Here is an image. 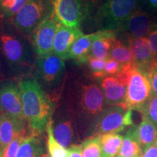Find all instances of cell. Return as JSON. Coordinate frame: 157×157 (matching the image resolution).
<instances>
[{
	"label": "cell",
	"instance_id": "4dcf8cb0",
	"mask_svg": "<svg viewBox=\"0 0 157 157\" xmlns=\"http://www.w3.org/2000/svg\"><path fill=\"white\" fill-rule=\"evenodd\" d=\"M147 39L152 52L153 63H157V25H154Z\"/></svg>",
	"mask_w": 157,
	"mask_h": 157
},
{
	"label": "cell",
	"instance_id": "44dd1931",
	"mask_svg": "<svg viewBox=\"0 0 157 157\" xmlns=\"http://www.w3.org/2000/svg\"><path fill=\"white\" fill-rule=\"evenodd\" d=\"M40 135L31 132L25 137L17 151L16 157H41L44 147Z\"/></svg>",
	"mask_w": 157,
	"mask_h": 157
},
{
	"label": "cell",
	"instance_id": "52a82bcc",
	"mask_svg": "<svg viewBox=\"0 0 157 157\" xmlns=\"http://www.w3.org/2000/svg\"><path fill=\"white\" fill-rule=\"evenodd\" d=\"M53 13L54 0H28L11 21L21 34L29 37Z\"/></svg>",
	"mask_w": 157,
	"mask_h": 157
},
{
	"label": "cell",
	"instance_id": "83f0119b",
	"mask_svg": "<svg viewBox=\"0 0 157 157\" xmlns=\"http://www.w3.org/2000/svg\"><path fill=\"white\" fill-rule=\"evenodd\" d=\"M139 112L152 122L157 128V95H152L151 97L141 108Z\"/></svg>",
	"mask_w": 157,
	"mask_h": 157
},
{
	"label": "cell",
	"instance_id": "7c38bea8",
	"mask_svg": "<svg viewBox=\"0 0 157 157\" xmlns=\"http://www.w3.org/2000/svg\"><path fill=\"white\" fill-rule=\"evenodd\" d=\"M128 67L117 76H105L98 80L105 96V103L108 106L119 105L125 109L126 101L127 74L131 68Z\"/></svg>",
	"mask_w": 157,
	"mask_h": 157
},
{
	"label": "cell",
	"instance_id": "ac0fdd59",
	"mask_svg": "<svg viewBox=\"0 0 157 157\" xmlns=\"http://www.w3.org/2000/svg\"><path fill=\"white\" fill-rule=\"evenodd\" d=\"M95 36V32H92L79 37L72 45L65 60H72L79 63L90 56Z\"/></svg>",
	"mask_w": 157,
	"mask_h": 157
},
{
	"label": "cell",
	"instance_id": "5b68a950",
	"mask_svg": "<svg viewBox=\"0 0 157 157\" xmlns=\"http://www.w3.org/2000/svg\"><path fill=\"white\" fill-rule=\"evenodd\" d=\"M140 0H106L96 10L91 25L96 31H119L127 19L137 11Z\"/></svg>",
	"mask_w": 157,
	"mask_h": 157
},
{
	"label": "cell",
	"instance_id": "5bb4252c",
	"mask_svg": "<svg viewBox=\"0 0 157 157\" xmlns=\"http://www.w3.org/2000/svg\"><path fill=\"white\" fill-rule=\"evenodd\" d=\"M155 25L150 14L137 10L127 19L118 32L122 31L127 38H146Z\"/></svg>",
	"mask_w": 157,
	"mask_h": 157
},
{
	"label": "cell",
	"instance_id": "603a6c76",
	"mask_svg": "<svg viewBox=\"0 0 157 157\" xmlns=\"http://www.w3.org/2000/svg\"><path fill=\"white\" fill-rule=\"evenodd\" d=\"M99 136L102 157H117L122 145L124 136L119 133H107Z\"/></svg>",
	"mask_w": 157,
	"mask_h": 157
},
{
	"label": "cell",
	"instance_id": "9a60e30c",
	"mask_svg": "<svg viewBox=\"0 0 157 157\" xmlns=\"http://www.w3.org/2000/svg\"><path fill=\"white\" fill-rule=\"evenodd\" d=\"M127 44L134 58L135 67L149 76L153 65V55L147 38H127Z\"/></svg>",
	"mask_w": 157,
	"mask_h": 157
},
{
	"label": "cell",
	"instance_id": "836d02e7",
	"mask_svg": "<svg viewBox=\"0 0 157 157\" xmlns=\"http://www.w3.org/2000/svg\"><path fill=\"white\" fill-rule=\"evenodd\" d=\"M143 157H157V141L143 152Z\"/></svg>",
	"mask_w": 157,
	"mask_h": 157
},
{
	"label": "cell",
	"instance_id": "d4e9b609",
	"mask_svg": "<svg viewBox=\"0 0 157 157\" xmlns=\"http://www.w3.org/2000/svg\"><path fill=\"white\" fill-rule=\"evenodd\" d=\"M46 132L48 135L47 146H48L49 156L50 157H68V149L61 146L55 138L51 120L47 127Z\"/></svg>",
	"mask_w": 157,
	"mask_h": 157
},
{
	"label": "cell",
	"instance_id": "1f68e13d",
	"mask_svg": "<svg viewBox=\"0 0 157 157\" xmlns=\"http://www.w3.org/2000/svg\"><path fill=\"white\" fill-rule=\"evenodd\" d=\"M148 77L151 85L152 95H157V63H153Z\"/></svg>",
	"mask_w": 157,
	"mask_h": 157
},
{
	"label": "cell",
	"instance_id": "cb8c5ba5",
	"mask_svg": "<svg viewBox=\"0 0 157 157\" xmlns=\"http://www.w3.org/2000/svg\"><path fill=\"white\" fill-rule=\"evenodd\" d=\"M110 58L117 60L124 66H135L134 58L128 44L118 38L113 42L110 52Z\"/></svg>",
	"mask_w": 157,
	"mask_h": 157
},
{
	"label": "cell",
	"instance_id": "4fadbf2b",
	"mask_svg": "<svg viewBox=\"0 0 157 157\" xmlns=\"http://www.w3.org/2000/svg\"><path fill=\"white\" fill-rule=\"evenodd\" d=\"M58 21L54 15L39 25L29 37L36 57L52 53Z\"/></svg>",
	"mask_w": 157,
	"mask_h": 157
},
{
	"label": "cell",
	"instance_id": "d6986e66",
	"mask_svg": "<svg viewBox=\"0 0 157 157\" xmlns=\"http://www.w3.org/2000/svg\"><path fill=\"white\" fill-rule=\"evenodd\" d=\"M117 157H143V149L137 137V126L129 127Z\"/></svg>",
	"mask_w": 157,
	"mask_h": 157
},
{
	"label": "cell",
	"instance_id": "3957f363",
	"mask_svg": "<svg viewBox=\"0 0 157 157\" xmlns=\"http://www.w3.org/2000/svg\"><path fill=\"white\" fill-rule=\"evenodd\" d=\"M23 111L31 132L42 135L52 119L56 103L32 76L21 79Z\"/></svg>",
	"mask_w": 157,
	"mask_h": 157
},
{
	"label": "cell",
	"instance_id": "30bf717a",
	"mask_svg": "<svg viewBox=\"0 0 157 157\" xmlns=\"http://www.w3.org/2000/svg\"><path fill=\"white\" fill-rule=\"evenodd\" d=\"M152 95L149 77L134 67L127 74L125 109L139 111Z\"/></svg>",
	"mask_w": 157,
	"mask_h": 157
},
{
	"label": "cell",
	"instance_id": "d6a6232c",
	"mask_svg": "<svg viewBox=\"0 0 157 157\" xmlns=\"http://www.w3.org/2000/svg\"><path fill=\"white\" fill-rule=\"evenodd\" d=\"M68 157H84L79 145H73L68 148Z\"/></svg>",
	"mask_w": 157,
	"mask_h": 157
},
{
	"label": "cell",
	"instance_id": "2e32d148",
	"mask_svg": "<svg viewBox=\"0 0 157 157\" xmlns=\"http://www.w3.org/2000/svg\"><path fill=\"white\" fill-rule=\"evenodd\" d=\"M84 34V33L81 29L68 27L58 23L53 42L52 52L63 60H66L72 45Z\"/></svg>",
	"mask_w": 157,
	"mask_h": 157
},
{
	"label": "cell",
	"instance_id": "277c9868",
	"mask_svg": "<svg viewBox=\"0 0 157 157\" xmlns=\"http://www.w3.org/2000/svg\"><path fill=\"white\" fill-rule=\"evenodd\" d=\"M67 75L66 60L55 55L37 57L32 77L53 101H58Z\"/></svg>",
	"mask_w": 157,
	"mask_h": 157
},
{
	"label": "cell",
	"instance_id": "9c48e42d",
	"mask_svg": "<svg viewBox=\"0 0 157 157\" xmlns=\"http://www.w3.org/2000/svg\"><path fill=\"white\" fill-rule=\"evenodd\" d=\"M0 110L19 127H28L23 114L22 94L18 81L13 78L0 81Z\"/></svg>",
	"mask_w": 157,
	"mask_h": 157
},
{
	"label": "cell",
	"instance_id": "74e56055",
	"mask_svg": "<svg viewBox=\"0 0 157 157\" xmlns=\"http://www.w3.org/2000/svg\"><path fill=\"white\" fill-rule=\"evenodd\" d=\"M1 117H2V111L0 110V124H1Z\"/></svg>",
	"mask_w": 157,
	"mask_h": 157
},
{
	"label": "cell",
	"instance_id": "d590c367",
	"mask_svg": "<svg viewBox=\"0 0 157 157\" xmlns=\"http://www.w3.org/2000/svg\"><path fill=\"white\" fill-rule=\"evenodd\" d=\"M105 1H106V0H93V4L96 7V6H97L98 4H101V5H103V4L105 2ZM101 5H100V6H101ZM100 6H99V7H100Z\"/></svg>",
	"mask_w": 157,
	"mask_h": 157
},
{
	"label": "cell",
	"instance_id": "f546056e",
	"mask_svg": "<svg viewBox=\"0 0 157 157\" xmlns=\"http://www.w3.org/2000/svg\"><path fill=\"white\" fill-rule=\"evenodd\" d=\"M132 67V66H124L122 64L119 63L117 60L109 58L106 60L105 66V76H117L121 74L123 71H124L127 68Z\"/></svg>",
	"mask_w": 157,
	"mask_h": 157
},
{
	"label": "cell",
	"instance_id": "ba28073f",
	"mask_svg": "<svg viewBox=\"0 0 157 157\" xmlns=\"http://www.w3.org/2000/svg\"><path fill=\"white\" fill-rule=\"evenodd\" d=\"M132 115V110L122 106H107L93 121L86 135L93 137L107 133H120L134 125Z\"/></svg>",
	"mask_w": 157,
	"mask_h": 157
},
{
	"label": "cell",
	"instance_id": "e0dca14e",
	"mask_svg": "<svg viewBox=\"0 0 157 157\" xmlns=\"http://www.w3.org/2000/svg\"><path fill=\"white\" fill-rule=\"evenodd\" d=\"M95 32V39L92 44L90 56L107 60L110 58V52L113 42L118 37V31L101 30Z\"/></svg>",
	"mask_w": 157,
	"mask_h": 157
},
{
	"label": "cell",
	"instance_id": "8fae6325",
	"mask_svg": "<svg viewBox=\"0 0 157 157\" xmlns=\"http://www.w3.org/2000/svg\"><path fill=\"white\" fill-rule=\"evenodd\" d=\"M56 106L52 114V130L55 138L64 148H68L73 146L76 140V122L71 113L61 101Z\"/></svg>",
	"mask_w": 157,
	"mask_h": 157
},
{
	"label": "cell",
	"instance_id": "4316f807",
	"mask_svg": "<svg viewBox=\"0 0 157 157\" xmlns=\"http://www.w3.org/2000/svg\"><path fill=\"white\" fill-rule=\"evenodd\" d=\"M84 157H102L100 136L88 137L80 145Z\"/></svg>",
	"mask_w": 157,
	"mask_h": 157
},
{
	"label": "cell",
	"instance_id": "7a4b0ae2",
	"mask_svg": "<svg viewBox=\"0 0 157 157\" xmlns=\"http://www.w3.org/2000/svg\"><path fill=\"white\" fill-rule=\"evenodd\" d=\"M0 52L10 78L20 81L32 76L36 56L29 37L11 19L0 18Z\"/></svg>",
	"mask_w": 157,
	"mask_h": 157
},
{
	"label": "cell",
	"instance_id": "ffe728a7",
	"mask_svg": "<svg viewBox=\"0 0 157 157\" xmlns=\"http://www.w3.org/2000/svg\"><path fill=\"white\" fill-rule=\"evenodd\" d=\"M25 129L27 128L19 127L11 119L2 113L0 124V157L15 136Z\"/></svg>",
	"mask_w": 157,
	"mask_h": 157
},
{
	"label": "cell",
	"instance_id": "6da1fadb",
	"mask_svg": "<svg viewBox=\"0 0 157 157\" xmlns=\"http://www.w3.org/2000/svg\"><path fill=\"white\" fill-rule=\"evenodd\" d=\"M60 98L74 117L77 129L84 131L85 134L108 106L98 82L85 68L74 61L67 66Z\"/></svg>",
	"mask_w": 157,
	"mask_h": 157
},
{
	"label": "cell",
	"instance_id": "8d00e7d4",
	"mask_svg": "<svg viewBox=\"0 0 157 157\" xmlns=\"http://www.w3.org/2000/svg\"><path fill=\"white\" fill-rule=\"evenodd\" d=\"M148 2H149V4H150L151 7L156 8L157 7V0H148Z\"/></svg>",
	"mask_w": 157,
	"mask_h": 157
},
{
	"label": "cell",
	"instance_id": "f35d334b",
	"mask_svg": "<svg viewBox=\"0 0 157 157\" xmlns=\"http://www.w3.org/2000/svg\"><path fill=\"white\" fill-rule=\"evenodd\" d=\"M91 1H92V2H93V0H91Z\"/></svg>",
	"mask_w": 157,
	"mask_h": 157
},
{
	"label": "cell",
	"instance_id": "7402d4cb",
	"mask_svg": "<svg viewBox=\"0 0 157 157\" xmlns=\"http://www.w3.org/2000/svg\"><path fill=\"white\" fill-rule=\"evenodd\" d=\"M137 132L143 152L157 141L156 127L143 116L141 122L137 126Z\"/></svg>",
	"mask_w": 157,
	"mask_h": 157
},
{
	"label": "cell",
	"instance_id": "f1b7e54d",
	"mask_svg": "<svg viewBox=\"0 0 157 157\" xmlns=\"http://www.w3.org/2000/svg\"><path fill=\"white\" fill-rule=\"evenodd\" d=\"M28 135L29 133L27 129H23V131L20 132L13 139V140L8 145V146L5 148L1 157H16L17 151L21 143Z\"/></svg>",
	"mask_w": 157,
	"mask_h": 157
},
{
	"label": "cell",
	"instance_id": "e575fe53",
	"mask_svg": "<svg viewBox=\"0 0 157 157\" xmlns=\"http://www.w3.org/2000/svg\"><path fill=\"white\" fill-rule=\"evenodd\" d=\"M7 78H10L7 73V69H6L5 63H4L2 58L1 52H0V81L2 80L7 79Z\"/></svg>",
	"mask_w": 157,
	"mask_h": 157
},
{
	"label": "cell",
	"instance_id": "484cf974",
	"mask_svg": "<svg viewBox=\"0 0 157 157\" xmlns=\"http://www.w3.org/2000/svg\"><path fill=\"white\" fill-rule=\"evenodd\" d=\"M28 0H0V18L11 19Z\"/></svg>",
	"mask_w": 157,
	"mask_h": 157
},
{
	"label": "cell",
	"instance_id": "8992f818",
	"mask_svg": "<svg viewBox=\"0 0 157 157\" xmlns=\"http://www.w3.org/2000/svg\"><path fill=\"white\" fill-rule=\"evenodd\" d=\"M95 8L91 0H54L53 15L60 23L84 32L92 24Z\"/></svg>",
	"mask_w": 157,
	"mask_h": 157
}]
</instances>
